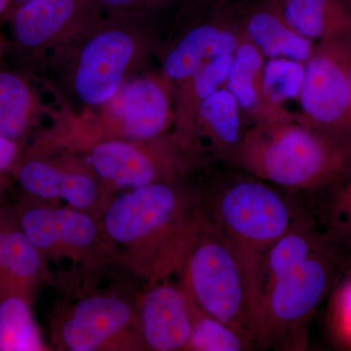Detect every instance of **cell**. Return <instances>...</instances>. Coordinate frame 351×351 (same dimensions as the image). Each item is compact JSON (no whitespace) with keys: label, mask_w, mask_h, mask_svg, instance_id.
<instances>
[{"label":"cell","mask_w":351,"mask_h":351,"mask_svg":"<svg viewBox=\"0 0 351 351\" xmlns=\"http://www.w3.org/2000/svg\"><path fill=\"white\" fill-rule=\"evenodd\" d=\"M202 216L195 191L162 182L114 196L101 223L113 256L152 286L181 276Z\"/></svg>","instance_id":"cell-1"},{"label":"cell","mask_w":351,"mask_h":351,"mask_svg":"<svg viewBox=\"0 0 351 351\" xmlns=\"http://www.w3.org/2000/svg\"><path fill=\"white\" fill-rule=\"evenodd\" d=\"M202 207L241 263L257 323L258 345L265 346V257L277 239L311 216L292 197L254 176L221 184Z\"/></svg>","instance_id":"cell-2"},{"label":"cell","mask_w":351,"mask_h":351,"mask_svg":"<svg viewBox=\"0 0 351 351\" xmlns=\"http://www.w3.org/2000/svg\"><path fill=\"white\" fill-rule=\"evenodd\" d=\"M234 162L277 186L304 191L329 188L351 172V147L294 115L248 129Z\"/></svg>","instance_id":"cell-3"},{"label":"cell","mask_w":351,"mask_h":351,"mask_svg":"<svg viewBox=\"0 0 351 351\" xmlns=\"http://www.w3.org/2000/svg\"><path fill=\"white\" fill-rule=\"evenodd\" d=\"M180 280L198 306L258 346L257 323L243 269L228 240L204 210Z\"/></svg>","instance_id":"cell-4"},{"label":"cell","mask_w":351,"mask_h":351,"mask_svg":"<svg viewBox=\"0 0 351 351\" xmlns=\"http://www.w3.org/2000/svg\"><path fill=\"white\" fill-rule=\"evenodd\" d=\"M346 272L350 258L325 237L302 265L269 283L263 298L265 348H304L314 313Z\"/></svg>","instance_id":"cell-5"},{"label":"cell","mask_w":351,"mask_h":351,"mask_svg":"<svg viewBox=\"0 0 351 351\" xmlns=\"http://www.w3.org/2000/svg\"><path fill=\"white\" fill-rule=\"evenodd\" d=\"M71 147L110 191L162 182H181L196 158L197 147L172 136L149 142L104 137L88 132Z\"/></svg>","instance_id":"cell-6"},{"label":"cell","mask_w":351,"mask_h":351,"mask_svg":"<svg viewBox=\"0 0 351 351\" xmlns=\"http://www.w3.org/2000/svg\"><path fill=\"white\" fill-rule=\"evenodd\" d=\"M14 213L25 237L47 260H69L83 269H93L113 256L100 219L92 215L54 206L27 195Z\"/></svg>","instance_id":"cell-7"},{"label":"cell","mask_w":351,"mask_h":351,"mask_svg":"<svg viewBox=\"0 0 351 351\" xmlns=\"http://www.w3.org/2000/svg\"><path fill=\"white\" fill-rule=\"evenodd\" d=\"M50 330L53 343L60 350H147L135 302L120 295L82 298L55 313Z\"/></svg>","instance_id":"cell-8"},{"label":"cell","mask_w":351,"mask_h":351,"mask_svg":"<svg viewBox=\"0 0 351 351\" xmlns=\"http://www.w3.org/2000/svg\"><path fill=\"white\" fill-rule=\"evenodd\" d=\"M117 18L94 27L71 63V91L85 107L103 108L128 80L141 56L140 34L119 15Z\"/></svg>","instance_id":"cell-9"},{"label":"cell","mask_w":351,"mask_h":351,"mask_svg":"<svg viewBox=\"0 0 351 351\" xmlns=\"http://www.w3.org/2000/svg\"><path fill=\"white\" fill-rule=\"evenodd\" d=\"M304 66L300 117L313 128L350 145L346 119L351 80V29L318 41Z\"/></svg>","instance_id":"cell-10"},{"label":"cell","mask_w":351,"mask_h":351,"mask_svg":"<svg viewBox=\"0 0 351 351\" xmlns=\"http://www.w3.org/2000/svg\"><path fill=\"white\" fill-rule=\"evenodd\" d=\"M25 195L45 201L63 200L69 207L100 219L112 199L113 191L94 174L82 158L52 157L31 145L11 174Z\"/></svg>","instance_id":"cell-11"},{"label":"cell","mask_w":351,"mask_h":351,"mask_svg":"<svg viewBox=\"0 0 351 351\" xmlns=\"http://www.w3.org/2000/svg\"><path fill=\"white\" fill-rule=\"evenodd\" d=\"M171 87L164 75L128 78L101 108L90 133L135 142L164 137L175 119Z\"/></svg>","instance_id":"cell-12"},{"label":"cell","mask_w":351,"mask_h":351,"mask_svg":"<svg viewBox=\"0 0 351 351\" xmlns=\"http://www.w3.org/2000/svg\"><path fill=\"white\" fill-rule=\"evenodd\" d=\"M94 12L89 0H29L8 14L14 50L22 59H38Z\"/></svg>","instance_id":"cell-13"},{"label":"cell","mask_w":351,"mask_h":351,"mask_svg":"<svg viewBox=\"0 0 351 351\" xmlns=\"http://www.w3.org/2000/svg\"><path fill=\"white\" fill-rule=\"evenodd\" d=\"M145 350H186L191 335V308L184 286L170 280L147 286L135 301Z\"/></svg>","instance_id":"cell-14"},{"label":"cell","mask_w":351,"mask_h":351,"mask_svg":"<svg viewBox=\"0 0 351 351\" xmlns=\"http://www.w3.org/2000/svg\"><path fill=\"white\" fill-rule=\"evenodd\" d=\"M223 24L209 23L193 27L164 60L163 75L181 84L214 58L234 55L241 32Z\"/></svg>","instance_id":"cell-15"},{"label":"cell","mask_w":351,"mask_h":351,"mask_svg":"<svg viewBox=\"0 0 351 351\" xmlns=\"http://www.w3.org/2000/svg\"><path fill=\"white\" fill-rule=\"evenodd\" d=\"M5 278L3 299L18 295L34 304L39 289L50 279L47 258L21 230L14 210L4 208Z\"/></svg>","instance_id":"cell-16"},{"label":"cell","mask_w":351,"mask_h":351,"mask_svg":"<svg viewBox=\"0 0 351 351\" xmlns=\"http://www.w3.org/2000/svg\"><path fill=\"white\" fill-rule=\"evenodd\" d=\"M240 32L269 59L284 58L304 63L315 45L283 19L271 0L252 7L244 16Z\"/></svg>","instance_id":"cell-17"},{"label":"cell","mask_w":351,"mask_h":351,"mask_svg":"<svg viewBox=\"0 0 351 351\" xmlns=\"http://www.w3.org/2000/svg\"><path fill=\"white\" fill-rule=\"evenodd\" d=\"M295 32L313 41L350 31L348 0H271Z\"/></svg>","instance_id":"cell-18"},{"label":"cell","mask_w":351,"mask_h":351,"mask_svg":"<svg viewBox=\"0 0 351 351\" xmlns=\"http://www.w3.org/2000/svg\"><path fill=\"white\" fill-rule=\"evenodd\" d=\"M233 55L210 60L188 80L180 84L177 110L175 112V134L189 145L196 144V119L203 101L211 96L228 80Z\"/></svg>","instance_id":"cell-19"},{"label":"cell","mask_w":351,"mask_h":351,"mask_svg":"<svg viewBox=\"0 0 351 351\" xmlns=\"http://www.w3.org/2000/svg\"><path fill=\"white\" fill-rule=\"evenodd\" d=\"M240 106L228 88H219L203 101L196 119V133L202 134L214 151L234 161L243 134Z\"/></svg>","instance_id":"cell-20"},{"label":"cell","mask_w":351,"mask_h":351,"mask_svg":"<svg viewBox=\"0 0 351 351\" xmlns=\"http://www.w3.org/2000/svg\"><path fill=\"white\" fill-rule=\"evenodd\" d=\"M38 114V100L29 78L0 57V133L22 142Z\"/></svg>","instance_id":"cell-21"},{"label":"cell","mask_w":351,"mask_h":351,"mask_svg":"<svg viewBox=\"0 0 351 351\" xmlns=\"http://www.w3.org/2000/svg\"><path fill=\"white\" fill-rule=\"evenodd\" d=\"M324 239V232L316 230L311 217L284 233L270 247L265 257V287L302 265L317 250Z\"/></svg>","instance_id":"cell-22"},{"label":"cell","mask_w":351,"mask_h":351,"mask_svg":"<svg viewBox=\"0 0 351 351\" xmlns=\"http://www.w3.org/2000/svg\"><path fill=\"white\" fill-rule=\"evenodd\" d=\"M24 298L10 295L0 302V351L49 350Z\"/></svg>","instance_id":"cell-23"},{"label":"cell","mask_w":351,"mask_h":351,"mask_svg":"<svg viewBox=\"0 0 351 351\" xmlns=\"http://www.w3.org/2000/svg\"><path fill=\"white\" fill-rule=\"evenodd\" d=\"M180 283L188 294L191 308V335L186 350L243 351L254 348L248 339L198 306L188 287L181 280Z\"/></svg>","instance_id":"cell-24"},{"label":"cell","mask_w":351,"mask_h":351,"mask_svg":"<svg viewBox=\"0 0 351 351\" xmlns=\"http://www.w3.org/2000/svg\"><path fill=\"white\" fill-rule=\"evenodd\" d=\"M263 73L240 66L233 60L226 80V88L239 101L240 108L256 123L294 117L286 110L271 107L263 94Z\"/></svg>","instance_id":"cell-25"},{"label":"cell","mask_w":351,"mask_h":351,"mask_svg":"<svg viewBox=\"0 0 351 351\" xmlns=\"http://www.w3.org/2000/svg\"><path fill=\"white\" fill-rule=\"evenodd\" d=\"M301 62L274 58L265 63L263 73V94L271 107L285 110L283 104L299 99L304 80Z\"/></svg>","instance_id":"cell-26"},{"label":"cell","mask_w":351,"mask_h":351,"mask_svg":"<svg viewBox=\"0 0 351 351\" xmlns=\"http://www.w3.org/2000/svg\"><path fill=\"white\" fill-rule=\"evenodd\" d=\"M325 223V237L351 260V172L334 186Z\"/></svg>","instance_id":"cell-27"},{"label":"cell","mask_w":351,"mask_h":351,"mask_svg":"<svg viewBox=\"0 0 351 351\" xmlns=\"http://www.w3.org/2000/svg\"><path fill=\"white\" fill-rule=\"evenodd\" d=\"M337 293L334 302L336 329L343 341L351 346V276Z\"/></svg>","instance_id":"cell-28"},{"label":"cell","mask_w":351,"mask_h":351,"mask_svg":"<svg viewBox=\"0 0 351 351\" xmlns=\"http://www.w3.org/2000/svg\"><path fill=\"white\" fill-rule=\"evenodd\" d=\"M23 152L22 143L0 133V189L3 186L6 176L12 174Z\"/></svg>","instance_id":"cell-29"},{"label":"cell","mask_w":351,"mask_h":351,"mask_svg":"<svg viewBox=\"0 0 351 351\" xmlns=\"http://www.w3.org/2000/svg\"><path fill=\"white\" fill-rule=\"evenodd\" d=\"M94 10L106 11L114 15L132 14V11L140 4L141 0H89Z\"/></svg>","instance_id":"cell-30"},{"label":"cell","mask_w":351,"mask_h":351,"mask_svg":"<svg viewBox=\"0 0 351 351\" xmlns=\"http://www.w3.org/2000/svg\"><path fill=\"white\" fill-rule=\"evenodd\" d=\"M5 278V225L4 208H0V302L3 300Z\"/></svg>","instance_id":"cell-31"},{"label":"cell","mask_w":351,"mask_h":351,"mask_svg":"<svg viewBox=\"0 0 351 351\" xmlns=\"http://www.w3.org/2000/svg\"><path fill=\"white\" fill-rule=\"evenodd\" d=\"M346 131H348V141L351 145V80L350 90V101H348V119H346Z\"/></svg>","instance_id":"cell-32"},{"label":"cell","mask_w":351,"mask_h":351,"mask_svg":"<svg viewBox=\"0 0 351 351\" xmlns=\"http://www.w3.org/2000/svg\"><path fill=\"white\" fill-rule=\"evenodd\" d=\"M11 0H0V17L8 15L10 9Z\"/></svg>","instance_id":"cell-33"},{"label":"cell","mask_w":351,"mask_h":351,"mask_svg":"<svg viewBox=\"0 0 351 351\" xmlns=\"http://www.w3.org/2000/svg\"><path fill=\"white\" fill-rule=\"evenodd\" d=\"M27 1H29V0H11L10 9H9L8 14L14 10V9L17 8L18 6L22 5V4Z\"/></svg>","instance_id":"cell-34"},{"label":"cell","mask_w":351,"mask_h":351,"mask_svg":"<svg viewBox=\"0 0 351 351\" xmlns=\"http://www.w3.org/2000/svg\"><path fill=\"white\" fill-rule=\"evenodd\" d=\"M7 47V43L5 39L2 38L1 34H0V57H3L4 53H5Z\"/></svg>","instance_id":"cell-35"},{"label":"cell","mask_w":351,"mask_h":351,"mask_svg":"<svg viewBox=\"0 0 351 351\" xmlns=\"http://www.w3.org/2000/svg\"><path fill=\"white\" fill-rule=\"evenodd\" d=\"M348 2H350V8H351V0H348Z\"/></svg>","instance_id":"cell-36"}]
</instances>
